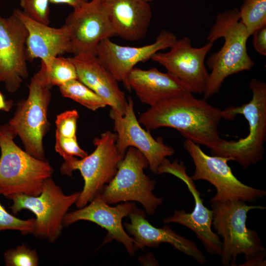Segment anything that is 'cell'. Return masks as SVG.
Masks as SVG:
<instances>
[{
	"label": "cell",
	"instance_id": "obj_17",
	"mask_svg": "<svg viewBox=\"0 0 266 266\" xmlns=\"http://www.w3.org/2000/svg\"><path fill=\"white\" fill-rule=\"evenodd\" d=\"M135 207L134 202L129 201L111 206L104 201L100 193L89 205L67 213L63 220V225L68 226L82 220L95 223L107 231L103 244L116 240L124 245L131 256H133L137 250L135 241L126 233L122 221Z\"/></svg>",
	"mask_w": 266,
	"mask_h": 266
},
{
	"label": "cell",
	"instance_id": "obj_26",
	"mask_svg": "<svg viewBox=\"0 0 266 266\" xmlns=\"http://www.w3.org/2000/svg\"><path fill=\"white\" fill-rule=\"evenodd\" d=\"M3 258L6 266H37L39 265V258L35 250L31 249L24 244L6 251Z\"/></svg>",
	"mask_w": 266,
	"mask_h": 266
},
{
	"label": "cell",
	"instance_id": "obj_31",
	"mask_svg": "<svg viewBox=\"0 0 266 266\" xmlns=\"http://www.w3.org/2000/svg\"><path fill=\"white\" fill-rule=\"evenodd\" d=\"M255 50L262 56H266V25L258 29L252 34Z\"/></svg>",
	"mask_w": 266,
	"mask_h": 266
},
{
	"label": "cell",
	"instance_id": "obj_24",
	"mask_svg": "<svg viewBox=\"0 0 266 266\" xmlns=\"http://www.w3.org/2000/svg\"><path fill=\"white\" fill-rule=\"evenodd\" d=\"M239 13L240 21L251 36L266 25V0H244Z\"/></svg>",
	"mask_w": 266,
	"mask_h": 266
},
{
	"label": "cell",
	"instance_id": "obj_28",
	"mask_svg": "<svg viewBox=\"0 0 266 266\" xmlns=\"http://www.w3.org/2000/svg\"><path fill=\"white\" fill-rule=\"evenodd\" d=\"M35 219L22 220L8 213L0 203V231L12 230L23 234L33 233Z\"/></svg>",
	"mask_w": 266,
	"mask_h": 266
},
{
	"label": "cell",
	"instance_id": "obj_20",
	"mask_svg": "<svg viewBox=\"0 0 266 266\" xmlns=\"http://www.w3.org/2000/svg\"><path fill=\"white\" fill-rule=\"evenodd\" d=\"M76 67L78 79L100 97L121 116L128 100L118 81L96 55H77L69 58Z\"/></svg>",
	"mask_w": 266,
	"mask_h": 266
},
{
	"label": "cell",
	"instance_id": "obj_16",
	"mask_svg": "<svg viewBox=\"0 0 266 266\" xmlns=\"http://www.w3.org/2000/svg\"><path fill=\"white\" fill-rule=\"evenodd\" d=\"M177 39L173 33L166 30L161 31L154 42L140 47L120 45L106 39L98 45L96 56L117 81L131 92L128 79L134 66L151 59L159 51L169 48Z\"/></svg>",
	"mask_w": 266,
	"mask_h": 266
},
{
	"label": "cell",
	"instance_id": "obj_12",
	"mask_svg": "<svg viewBox=\"0 0 266 266\" xmlns=\"http://www.w3.org/2000/svg\"><path fill=\"white\" fill-rule=\"evenodd\" d=\"M74 56L96 55L99 44L115 36L102 0L86 1L67 17Z\"/></svg>",
	"mask_w": 266,
	"mask_h": 266
},
{
	"label": "cell",
	"instance_id": "obj_8",
	"mask_svg": "<svg viewBox=\"0 0 266 266\" xmlns=\"http://www.w3.org/2000/svg\"><path fill=\"white\" fill-rule=\"evenodd\" d=\"M147 167L144 156L136 148L128 147L114 177L100 192L102 199L108 204L137 201L147 214H154L163 200L153 194L156 183L145 174Z\"/></svg>",
	"mask_w": 266,
	"mask_h": 266
},
{
	"label": "cell",
	"instance_id": "obj_5",
	"mask_svg": "<svg viewBox=\"0 0 266 266\" xmlns=\"http://www.w3.org/2000/svg\"><path fill=\"white\" fill-rule=\"evenodd\" d=\"M16 136L8 124L0 126V195L6 198L15 194L38 196L53 169L46 161L17 146L14 141Z\"/></svg>",
	"mask_w": 266,
	"mask_h": 266
},
{
	"label": "cell",
	"instance_id": "obj_33",
	"mask_svg": "<svg viewBox=\"0 0 266 266\" xmlns=\"http://www.w3.org/2000/svg\"><path fill=\"white\" fill-rule=\"evenodd\" d=\"M12 106V101H6L2 94L0 92V110L8 111Z\"/></svg>",
	"mask_w": 266,
	"mask_h": 266
},
{
	"label": "cell",
	"instance_id": "obj_30",
	"mask_svg": "<svg viewBox=\"0 0 266 266\" xmlns=\"http://www.w3.org/2000/svg\"><path fill=\"white\" fill-rule=\"evenodd\" d=\"M55 148L65 161L73 157L83 158L88 155L87 153L79 147L76 137L68 138L56 135Z\"/></svg>",
	"mask_w": 266,
	"mask_h": 266
},
{
	"label": "cell",
	"instance_id": "obj_27",
	"mask_svg": "<svg viewBox=\"0 0 266 266\" xmlns=\"http://www.w3.org/2000/svg\"><path fill=\"white\" fill-rule=\"evenodd\" d=\"M49 0H20L23 13L32 20L49 25Z\"/></svg>",
	"mask_w": 266,
	"mask_h": 266
},
{
	"label": "cell",
	"instance_id": "obj_13",
	"mask_svg": "<svg viewBox=\"0 0 266 266\" xmlns=\"http://www.w3.org/2000/svg\"><path fill=\"white\" fill-rule=\"evenodd\" d=\"M127 100L124 116L112 109L109 114L113 121L118 151L124 156L128 147L136 148L147 159L150 170L157 174L160 166L167 157L174 154V150L165 144L162 137L155 139L149 131H146L141 128L135 115L133 99L129 97Z\"/></svg>",
	"mask_w": 266,
	"mask_h": 266
},
{
	"label": "cell",
	"instance_id": "obj_4",
	"mask_svg": "<svg viewBox=\"0 0 266 266\" xmlns=\"http://www.w3.org/2000/svg\"><path fill=\"white\" fill-rule=\"evenodd\" d=\"M249 87L252 97L248 103L222 110L223 118L225 119L243 115L248 123V135L236 141L222 139L211 151L213 155L231 158L244 169L263 160L266 138V83L252 78Z\"/></svg>",
	"mask_w": 266,
	"mask_h": 266
},
{
	"label": "cell",
	"instance_id": "obj_7",
	"mask_svg": "<svg viewBox=\"0 0 266 266\" xmlns=\"http://www.w3.org/2000/svg\"><path fill=\"white\" fill-rule=\"evenodd\" d=\"M116 134L107 131L94 139L95 150L89 155L81 158L75 157L65 160L60 168L63 174L71 176L78 170L84 181V185L75 203L82 208L100 193L106 184L114 177L119 163L124 156L116 147Z\"/></svg>",
	"mask_w": 266,
	"mask_h": 266
},
{
	"label": "cell",
	"instance_id": "obj_34",
	"mask_svg": "<svg viewBox=\"0 0 266 266\" xmlns=\"http://www.w3.org/2000/svg\"><path fill=\"white\" fill-rule=\"evenodd\" d=\"M145 0L148 1V2H150V1H153V0Z\"/></svg>",
	"mask_w": 266,
	"mask_h": 266
},
{
	"label": "cell",
	"instance_id": "obj_14",
	"mask_svg": "<svg viewBox=\"0 0 266 266\" xmlns=\"http://www.w3.org/2000/svg\"><path fill=\"white\" fill-rule=\"evenodd\" d=\"M213 44L208 42L200 47H193L190 39L185 36L177 39L168 52H158L151 59L181 80L192 93L201 94L209 75L205 58Z\"/></svg>",
	"mask_w": 266,
	"mask_h": 266
},
{
	"label": "cell",
	"instance_id": "obj_25",
	"mask_svg": "<svg viewBox=\"0 0 266 266\" xmlns=\"http://www.w3.org/2000/svg\"><path fill=\"white\" fill-rule=\"evenodd\" d=\"M47 71L52 86L59 87L69 81L78 79L76 67L69 58L55 57Z\"/></svg>",
	"mask_w": 266,
	"mask_h": 266
},
{
	"label": "cell",
	"instance_id": "obj_1",
	"mask_svg": "<svg viewBox=\"0 0 266 266\" xmlns=\"http://www.w3.org/2000/svg\"><path fill=\"white\" fill-rule=\"evenodd\" d=\"M222 118V110L187 92L150 106L138 121L148 131L161 127L175 129L184 137L212 151L222 139L218 127Z\"/></svg>",
	"mask_w": 266,
	"mask_h": 266
},
{
	"label": "cell",
	"instance_id": "obj_11",
	"mask_svg": "<svg viewBox=\"0 0 266 266\" xmlns=\"http://www.w3.org/2000/svg\"><path fill=\"white\" fill-rule=\"evenodd\" d=\"M169 173L185 183L194 199L193 211L187 213L184 210H175L173 215L166 217L163 222L178 223L191 230L202 242L204 248L211 254L220 255L222 242L219 236L212 230L213 211L208 209L203 203L201 194L196 188L194 181L186 171L183 162L175 160L170 162L166 158L160 166L157 174Z\"/></svg>",
	"mask_w": 266,
	"mask_h": 266
},
{
	"label": "cell",
	"instance_id": "obj_23",
	"mask_svg": "<svg viewBox=\"0 0 266 266\" xmlns=\"http://www.w3.org/2000/svg\"><path fill=\"white\" fill-rule=\"evenodd\" d=\"M62 95L72 99L87 108L96 111L107 105L106 102L78 79L59 86Z\"/></svg>",
	"mask_w": 266,
	"mask_h": 266
},
{
	"label": "cell",
	"instance_id": "obj_19",
	"mask_svg": "<svg viewBox=\"0 0 266 266\" xmlns=\"http://www.w3.org/2000/svg\"><path fill=\"white\" fill-rule=\"evenodd\" d=\"M13 13L23 22L28 31L26 42L27 60L40 59L48 71L55 57L65 53H72L69 33L66 25L60 28H52L32 20L19 9H15Z\"/></svg>",
	"mask_w": 266,
	"mask_h": 266
},
{
	"label": "cell",
	"instance_id": "obj_3",
	"mask_svg": "<svg viewBox=\"0 0 266 266\" xmlns=\"http://www.w3.org/2000/svg\"><path fill=\"white\" fill-rule=\"evenodd\" d=\"M250 36L240 20L238 9H229L217 15L207 40L213 43L222 37L224 42L220 50L211 54L206 61L211 72L203 93L204 99L218 93L227 77L250 70L254 66L246 47Z\"/></svg>",
	"mask_w": 266,
	"mask_h": 266
},
{
	"label": "cell",
	"instance_id": "obj_15",
	"mask_svg": "<svg viewBox=\"0 0 266 266\" xmlns=\"http://www.w3.org/2000/svg\"><path fill=\"white\" fill-rule=\"evenodd\" d=\"M28 36L26 27L15 13L7 18L0 15V82L10 93L16 92L28 76Z\"/></svg>",
	"mask_w": 266,
	"mask_h": 266
},
{
	"label": "cell",
	"instance_id": "obj_6",
	"mask_svg": "<svg viewBox=\"0 0 266 266\" xmlns=\"http://www.w3.org/2000/svg\"><path fill=\"white\" fill-rule=\"evenodd\" d=\"M47 71L41 63L40 70L32 77L26 99L20 101L8 124L20 138L25 151L31 156L46 161L43 139L49 129L47 118L51 99Z\"/></svg>",
	"mask_w": 266,
	"mask_h": 266
},
{
	"label": "cell",
	"instance_id": "obj_9",
	"mask_svg": "<svg viewBox=\"0 0 266 266\" xmlns=\"http://www.w3.org/2000/svg\"><path fill=\"white\" fill-rule=\"evenodd\" d=\"M80 193L65 195L50 177L44 180L41 192L38 196L15 194L7 198L13 201L10 208L13 214L27 209L35 214L33 234L54 242L61 235L64 217L69 208L76 203Z\"/></svg>",
	"mask_w": 266,
	"mask_h": 266
},
{
	"label": "cell",
	"instance_id": "obj_29",
	"mask_svg": "<svg viewBox=\"0 0 266 266\" xmlns=\"http://www.w3.org/2000/svg\"><path fill=\"white\" fill-rule=\"evenodd\" d=\"M79 114L75 109L67 110L57 115L55 121L56 135L62 137H76Z\"/></svg>",
	"mask_w": 266,
	"mask_h": 266
},
{
	"label": "cell",
	"instance_id": "obj_2",
	"mask_svg": "<svg viewBox=\"0 0 266 266\" xmlns=\"http://www.w3.org/2000/svg\"><path fill=\"white\" fill-rule=\"evenodd\" d=\"M212 225L222 239L220 254L223 266H236V258L244 254L245 262L239 266H266V249L257 233L246 227L247 213L253 209L264 210L262 205H248L238 200L211 202Z\"/></svg>",
	"mask_w": 266,
	"mask_h": 266
},
{
	"label": "cell",
	"instance_id": "obj_10",
	"mask_svg": "<svg viewBox=\"0 0 266 266\" xmlns=\"http://www.w3.org/2000/svg\"><path fill=\"white\" fill-rule=\"evenodd\" d=\"M185 149L192 158L195 166L194 181L205 180L216 189V194L210 202L238 200L253 202L264 197L266 191L242 183L233 174L228 162L230 158L209 156L200 148V145L186 139L183 144Z\"/></svg>",
	"mask_w": 266,
	"mask_h": 266
},
{
	"label": "cell",
	"instance_id": "obj_18",
	"mask_svg": "<svg viewBox=\"0 0 266 266\" xmlns=\"http://www.w3.org/2000/svg\"><path fill=\"white\" fill-rule=\"evenodd\" d=\"M128 217L131 222L125 223L124 226L129 233L133 236L137 250L146 246L156 248L161 243H166L200 264L207 262L205 256L194 242L179 235L168 225L161 228L153 226L146 219L143 210L135 207Z\"/></svg>",
	"mask_w": 266,
	"mask_h": 266
},
{
	"label": "cell",
	"instance_id": "obj_21",
	"mask_svg": "<svg viewBox=\"0 0 266 266\" xmlns=\"http://www.w3.org/2000/svg\"><path fill=\"white\" fill-rule=\"evenodd\" d=\"M115 36L130 41L144 38L152 19L145 0H102Z\"/></svg>",
	"mask_w": 266,
	"mask_h": 266
},
{
	"label": "cell",
	"instance_id": "obj_32",
	"mask_svg": "<svg viewBox=\"0 0 266 266\" xmlns=\"http://www.w3.org/2000/svg\"><path fill=\"white\" fill-rule=\"evenodd\" d=\"M50 3L54 4H66L72 7L74 9H76L84 3L88 1V0H49Z\"/></svg>",
	"mask_w": 266,
	"mask_h": 266
},
{
	"label": "cell",
	"instance_id": "obj_22",
	"mask_svg": "<svg viewBox=\"0 0 266 266\" xmlns=\"http://www.w3.org/2000/svg\"><path fill=\"white\" fill-rule=\"evenodd\" d=\"M128 80L139 100L150 106L190 92L175 75L168 71L161 72L155 67L144 70L134 67L130 72Z\"/></svg>",
	"mask_w": 266,
	"mask_h": 266
}]
</instances>
